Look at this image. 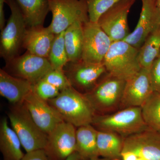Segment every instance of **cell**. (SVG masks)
I'll list each match as a JSON object with an SVG mask.
<instances>
[{
    "mask_svg": "<svg viewBox=\"0 0 160 160\" xmlns=\"http://www.w3.org/2000/svg\"><path fill=\"white\" fill-rule=\"evenodd\" d=\"M47 102L65 122L76 128L91 125L96 114L85 94L72 86L60 92L58 96Z\"/></svg>",
    "mask_w": 160,
    "mask_h": 160,
    "instance_id": "cell-1",
    "label": "cell"
},
{
    "mask_svg": "<svg viewBox=\"0 0 160 160\" xmlns=\"http://www.w3.org/2000/svg\"><path fill=\"white\" fill-rule=\"evenodd\" d=\"M91 125L99 131H111L125 138L151 129L143 119L141 107H131L108 114H95Z\"/></svg>",
    "mask_w": 160,
    "mask_h": 160,
    "instance_id": "cell-2",
    "label": "cell"
},
{
    "mask_svg": "<svg viewBox=\"0 0 160 160\" xmlns=\"http://www.w3.org/2000/svg\"><path fill=\"white\" fill-rule=\"evenodd\" d=\"M126 81L106 73L85 95L96 114H108L120 110Z\"/></svg>",
    "mask_w": 160,
    "mask_h": 160,
    "instance_id": "cell-3",
    "label": "cell"
},
{
    "mask_svg": "<svg viewBox=\"0 0 160 160\" xmlns=\"http://www.w3.org/2000/svg\"><path fill=\"white\" fill-rule=\"evenodd\" d=\"M7 115L26 152L45 148L48 135L35 122L24 102L11 104Z\"/></svg>",
    "mask_w": 160,
    "mask_h": 160,
    "instance_id": "cell-4",
    "label": "cell"
},
{
    "mask_svg": "<svg viewBox=\"0 0 160 160\" xmlns=\"http://www.w3.org/2000/svg\"><path fill=\"white\" fill-rule=\"evenodd\" d=\"M139 49L124 41L112 42L102 63L107 73L127 81L141 70Z\"/></svg>",
    "mask_w": 160,
    "mask_h": 160,
    "instance_id": "cell-5",
    "label": "cell"
},
{
    "mask_svg": "<svg viewBox=\"0 0 160 160\" xmlns=\"http://www.w3.org/2000/svg\"><path fill=\"white\" fill-rule=\"evenodd\" d=\"M11 15L4 29L1 31L0 54L6 62L18 56L27 27L22 13L16 0H6Z\"/></svg>",
    "mask_w": 160,
    "mask_h": 160,
    "instance_id": "cell-6",
    "label": "cell"
},
{
    "mask_svg": "<svg viewBox=\"0 0 160 160\" xmlns=\"http://www.w3.org/2000/svg\"><path fill=\"white\" fill-rule=\"evenodd\" d=\"M52 20L48 27L55 34L65 31L76 22L89 21L86 0H48Z\"/></svg>",
    "mask_w": 160,
    "mask_h": 160,
    "instance_id": "cell-7",
    "label": "cell"
},
{
    "mask_svg": "<svg viewBox=\"0 0 160 160\" xmlns=\"http://www.w3.org/2000/svg\"><path fill=\"white\" fill-rule=\"evenodd\" d=\"M6 67L4 70L9 74L27 80L32 85L42 79L53 69L48 58L28 52L7 62Z\"/></svg>",
    "mask_w": 160,
    "mask_h": 160,
    "instance_id": "cell-8",
    "label": "cell"
},
{
    "mask_svg": "<svg viewBox=\"0 0 160 160\" xmlns=\"http://www.w3.org/2000/svg\"><path fill=\"white\" fill-rule=\"evenodd\" d=\"M76 129L72 124L63 122L48 135L44 150L49 160H66L76 152Z\"/></svg>",
    "mask_w": 160,
    "mask_h": 160,
    "instance_id": "cell-9",
    "label": "cell"
},
{
    "mask_svg": "<svg viewBox=\"0 0 160 160\" xmlns=\"http://www.w3.org/2000/svg\"><path fill=\"white\" fill-rule=\"evenodd\" d=\"M136 0H121L103 13L98 23L112 42L123 41L130 33L128 16Z\"/></svg>",
    "mask_w": 160,
    "mask_h": 160,
    "instance_id": "cell-10",
    "label": "cell"
},
{
    "mask_svg": "<svg viewBox=\"0 0 160 160\" xmlns=\"http://www.w3.org/2000/svg\"><path fill=\"white\" fill-rule=\"evenodd\" d=\"M64 70L72 86L83 94L93 89L100 79L107 73L102 63L86 62L82 60L69 62Z\"/></svg>",
    "mask_w": 160,
    "mask_h": 160,
    "instance_id": "cell-11",
    "label": "cell"
},
{
    "mask_svg": "<svg viewBox=\"0 0 160 160\" xmlns=\"http://www.w3.org/2000/svg\"><path fill=\"white\" fill-rule=\"evenodd\" d=\"M82 59L86 62L102 63L112 42L98 23L83 24Z\"/></svg>",
    "mask_w": 160,
    "mask_h": 160,
    "instance_id": "cell-12",
    "label": "cell"
},
{
    "mask_svg": "<svg viewBox=\"0 0 160 160\" xmlns=\"http://www.w3.org/2000/svg\"><path fill=\"white\" fill-rule=\"evenodd\" d=\"M139 19L134 30L123 41L140 49L152 32L160 27V13L156 0H142Z\"/></svg>",
    "mask_w": 160,
    "mask_h": 160,
    "instance_id": "cell-13",
    "label": "cell"
},
{
    "mask_svg": "<svg viewBox=\"0 0 160 160\" xmlns=\"http://www.w3.org/2000/svg\"><path fill=\"white\" fill-rule=\"evenodd\" d=\"M150 69L141 70L126 82L121 103V109L131 107H142L153 92Z\"/></svg>",
    "mask_w": 160,
    "mask_h": 160,
    "instance_id": "cell-14",
    "label": "cell"
},
{
    "mask_svg": "<svg viewBox=\"0 0 160 160\" xmlns=\"http://www.w3.org/2000/svg\"><path fill=\"white\" fill-rule=\"evenodd\" d=\"M24 102L35 122L47 135L59 124L65 122L47 101L39 97L33 89L26 96Z\"/></svg>",
    "mask_w": 160,
    "mask_h": 160,
    "instance_id": "cell-15",
    "label": "cell"
},
{
    "mask_svg": "<svg viewBox=\"0 0 160 160\" xmlns=\"http://www.w3.org/2000/svg\"><path fill=\"white\" fill-rule=\"evenodd\" d=\"M123 151L147 160H160V132L149 129L124 138Z\"/></svg>",
    "mask_w": 160,
    "mask_h": 160,
    "instance_id": "cell-16",
    "label": "cell"
},
{
    "mask_svg": "<svg viewBox=\"0 0 160 160\" xmlns=\"http://www.w3.org/2000/svg\"><path fill=\"white\" fill-rule=\"evenodd\" d=\"M55 36L49 27L40 26L27 28L22 48L32 54L48 59Z\"/></svg>",
    "mask_w": 160,
    "mask_h": 160,
    "instance_id": "cell-17",
    "label": "cell"
},
{
    "mask_svg": "<svg viewBox=\"0 0 160 160\" xmlns=\"http://www.w3.org/2000/svg\"><path fill=\"white\" fill-rule=\"evenodd\" d=\"M33 85L27 80L13 76L4 69H0V94L11 104L24 102L33 89Z\"/></svg>",
    "mask_w": 160,
    "mask_h": 160,
    "instance_id": "cell-18",
    "label": "cell"
},
{
    "mask_svg": "<svg viewBox=\"0 0 160 160\" xmlns=\"http://www.w3.org/2000/svg\"><path fill=\"white\" fill-rule=\"evenodd\" d=\"M21 141L12 128L9 126L7 118L0 122V151L3 160H21L24 153Z\"/></svg>",
    "mask_w": 160,
    "mask_h": 160,
    "instance_id": "cell-19",
    "label": "cell"
},
{
    "mask_svg": "<svg viewBox=\"0 0 160 160\" xmlns=\"http://www.w3.org/2000/svg\"><path fill=\"white\" fill-rule=\"evenodd\" d=\"M97 129L91 124L77 128L76 152L82 160L100 157L97 147Z\"/></svg>",
    "mask_w": 160,
    "mask_h": 160,
    "instance_id": "cell-20",
    "label": "cell"
},
{
    "mask_svg": "<svg viewBox=\"0 0 160 160\" xmlns=\"http://www.w3.org/2000/svg\"><path fill=\"white\" fill-rule=\"evenodd\" d=\"M22 13L27 28L43 26L50 12L48 0H16Z\"/></svg>",
    "mask_w": 160,
    "mask_h": 160,
    "instance_id": "cell-21",
    "label": "cell"
},
{
    "mask_svg": "<svg viewBox=\"0 0 160 160\" xmlns=\"http://www.w3.org/2000/svg\"><path fill=\"white\" fill-rule=\"evenodd\" d=\"M124 138L111 131H99L97 133V147L100 157L122 160Z\"/></svg>",
    "mask_w": 160,
    "mask_h": 160,
    "instance_id": "cell-22",
    "label": "cell"
},
{
    "mask_svg": "<svg viewBox=\"0 0 160 160\" xmlns=\"http://www.w3.org/2000/svg\"><path fill=\"white\" fill-rule=\"evenodd\" d=\"M83 24L76 22L65 31V47L69 62H76L82 59Z\"/></svg>",
    "mask_w": 160,
    "mask_h": 160,
    "instance_id": "cell-23",
    "label": "cell"
},
{
    "mask_svg": "<svg viewBox=\"0 0 160 160\" xmlns=\"http://www.w3.org/2000/svg\"><path fill=\"white\" fill-rule=\"evenodd\" d=\"M160 53V27L155 30L140 48L138 58L142 68L150 69Z\"/></svg>",
    "mask_w": 160,
    "mask_h": 160,
    "instance_id": "cell-24",
    "label": "cell"
},
{
    "mask_svg": "<svg viewBox=\"0 0 160 160\" xmlns=\"http://www.w3.org/2000/svg\"><path fill=\"white\" fill-rule=\"evenodd\" d=\"M141 108L146 125L152 130L160 132V92H153Z\"/></svg>",
    "mask_w": 160,
    "mask_h": 160,
    "instance_id": "cell-25",
    "label": "cell"
},
{
    "mask_svg": "<svg viewBox=\"0 0 160 160\" xmlns=\"http://www.w3.org/2000/svg\"><path fill=\"white\" fill-rule=\"evenodd\" d=\"M64 35L65 31L55 34L49 52L48 60L52 69L55 70H64V67L69 62L65 47Z\"/></svg>",
    "mask_w": 160,
    "mask_h": 160,
    "instance_id": "cell-26",
    "label": "cell"
},
{
    "mask_svg": "<svg viewBox=\"0 0 160 160\" xmlns=\"http://www.w3.org/2000/svg\"><path fill=\"white\" fill-rule=\"evenodd\" d=\"M121 0H86L89 22L97 23L100 17Z\"/></svg>",
    "mask_w": 160,
    "mask_h": 160,
    "instance_id": "cell-27",
    "label": "cell"
},
{
    "mask_svg": "<svg viewBox=\"0 0 160 160\" xmlns=\"http://www.w3.org/2000/svg\"><path fill=\"white\" fill-rule=\"evenodd\" d=\"M43 79L57 88L60 92L72 86L64 70L53 69L48 72Z\"/></svg>",
    "mask_w": 160,
    "mask_h": 160,
    "instance_id": "cell-28",
    "label": "cell"
},
{
    "mask_svg": "<svg viewBox=\"0 0 160 160\" xmlns=\"http://www.w3.org/2000/svg\"><path fill=\"white\" fill-rule=\"evenodd\" d=\"M33 90L39 97L46 101L56 97L60 92L58 89L43 79L33 85Z\"/></svg>",
    "mask_w": 160,
    "mask_h": 160,
    "instance_id": "cell-29",
    "label": "cell"
},
{
    "mask_svg": "<svg viewBox=\"0 0 160 160\" xmlns=\"http://www.w3.org/2000/svg\"><path fill=\"white\" fill-rule=\"evenodd\" d=\"M150 75L153 91L160 92V53L152 63Z\"/></svg>",
    "mask_w": 160,
    "mask_h": 160,
    "instance_id": "cell-30",
    "label": "cell"
},
{
    "mask_svg": "<svg viewBox=\"0 0 160 160\" xmlns=\"http://www.w3.org/2000/svg\"><path fill=\"white\" fill-rule=\"evenodd\" d=\"M21 160H49L44 149L26 152Z\"/></svg>",
    "mask_w": 160,
    "mask_h": 160,
    "instance_id": "cell-31",
    "label": "cell"
},
{
    "mask_svg": "<svg viewBox=\"0 0 160 160\" xmlns=\"http://www.w3.org/2000/svg\"><path fill=\"white\" fill-rule=\"evenodd\" d=\"M6 3V0H0V29L1 31L5 26L6 19L4 12V3Z\"/></svg>",
    "mask_w": 160,
    "mask_h": 160,
    "instance_id": "cell-32",
    "label": "cell"
},
{
    "mask_svg": "<svg viewBox=\"0 0 160 160\" xmlns=\"http://www.w3.org/2000/svg\"><path fill=\"white\" fill-rule=\"evenodd\" d=\"M138 156L131 151L122 152L121 154L122 160H137Z\"/></svg>",
    "mask_w": 160,
    "mask_h": 160,
    "instance_id": "cell-33",
    "label": "cell"
},
{
    "mask_svg": "<svg viewBox=\"0 0 160 160\" xmlns=\"http://www.w3.org/2000/svg\"><path fill=\"white\" fill-rule=\"evenodd\" d=\"M66 160H82L81 156L77 152L72 153Z\"/></svg>",
    "mask_w": 160,
    "mask_h": 160,
    "instance_id": "cell-34",
    "label": "cell"
},
{
    "mask_svg": "<svg viewBox=\"0 0 160 160\" xmlns=\"http://www.w3.org/2000/svg\"><path fill=\"white\" fill-rule=\"evenodd\" d=\"M88 160H116L108 158H100V157L95 158L91 159H89Z\"/></svg>",
    "mask_w": 160,
    "mask_h": 160,
    "instance_id": "cell-35",
    "label": "cell"
},
{
    "mask_svg": "<svg viewBox=\"0 0 160 160\" xmlns=\"http://www.w3.org/2000/svg\"><path fill=\"white\" fill-rule=\"evenodd\" d=\"M156 2L158 9L160 13V0H156Z\"/></svg>",
    "mask_w": 160,
    "mask_h": 160,
    "instance_id": "cell-36",
    "label": "cell"
},
{
    "mask_svg": "<svg viewBox=\"0 0 160 160\" xmlns=\"http://www.w3.org/2000/svg\"><path fill=\"white\" fill-rule=\"evenodd\" d=\"M137 160H147L146 159L144 158H143L142 157H138Z\"/></svg>",
    "mask_w": 160,
    "mask_h": 160,
    "instance_id": "cell-37",
    "label": "cell"
}]
</instances>
